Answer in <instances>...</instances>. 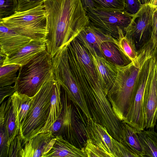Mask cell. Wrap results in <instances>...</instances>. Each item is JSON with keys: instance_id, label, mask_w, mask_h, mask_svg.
<instances>
[{"instance_id": "1", "label": "cell", "mask_w": 157, "mask_h": 157, "mask_svg": "<svg viewBox=\"0 0 157 157\" xmlns=\"http://www.w3.org/2000/svg\"><path fill=\"white\" fill-rule=\"evenodd\" d=\"M47 51L53 57L89 25L81 0H47Z\"/></svg>"}, {"instance_id": "2", "label": "cell", "mask_w": 157, "mask_h": 157, "mask_svg": "<svg viewBox=\"0 0 157 157\" xmlns=\"http://www.w3.org/2000/svg\"><path fill=\"white\" fill-rule=\"evenodd\" d=\"M153 51L151 45L148 44L138 52L135 60L124 66H116L117 76L107 96L114 113L120 121L124 120L130 107L142 65Z\"/></svg>"}, {"instance_id": "3", "label": "cell", "mask_w": 157, "mask_h": 157, "mask_svg": "<svg viewBox=\"0 0 157 157\" xmlns=\"http://www.w3.org/2000/svg\"><path fill=\"white\" fill-rule=\"evenodd\" d=\"M19 71L14 85L16 91L32 97L54 75L52 58L45 50L21 66Z\"/></svg>"}, {"instance_id": "4", "label": "cell", "mask_w": 157, "mask_h": 157, "mask_svg": "<svg viewBox=\"0 0 157 157\" xmlns=\"http://www.w3.org/2000/svg\"><path fill=\"white\" fill-rule=\"evenodd\" d=\"M55 81L54 75L46 81L39 91L32 97L30 109L20 130L19 133L23 139L22 144L42 132L49 114Z\"/></svg>"}, {"instance_id": "5", "label": "cell", "mask_w": 157, "mask_h": 157, "mask_svg": "<svg viewBox=\"0 0 157 157\" xmlns=\"http://www.w3.org/2000/svg\"><path fill=\"white\" fill-rule=\"evenodd\" d=\"M45 6L41 4L33 8L17 11L0 19V22L19 34L33 40H46L47 34Z\"/></svg>"}, {"instance_id": "6", "label": "cell", "mask_w": 157, "mask_h": 157, "mask_svg": "<svg viewBox=\"0 0 157 157\" xmlns=\"http://www.w3.org/2000/svg\"><path fill=\"white\" fill-rule=\"evenodd\" d=\"M67 45L60 49L52 58L54 74L56 80L66 92L86 117L92 119L79 83L72 72L69 63Z\"/></svg>"}, {"instance_id": "7", "label": "cell", "mask_w": 157, "mask_h": 157, "mask_svg": "<svg viewBox=\"0 0 157 157\" xmlns=\"http://www.w3.org/2000/svg\"><path fill=\"white\" fill-rule=\"evenodd\" d=\"M61 97L63 120L61 136L76 147L82 149L88 139L86 129L87 119L62 87Z\"/></svg>"}, {"instance_id": "8", "label": "cell", "mask_w": 157, "mask_h": 157, "mask_svg": "<svg viewBox=\"0 0 157 157\" xmlns=\"http://www.w3.org/2000/svg\"><path fill=\"white\" fill-rule=\"evenodd\" d=\"M153 60L152 56H147L139 73L133 97L124 120L126 123L139 131L146 128L144 94Z\"/></svg>"}, {"instance_id": "9", "label": "cell", "mask_w": 157, "mask_h": 157, "mask_svg": "<svg viewBox=\"0 0 157 157\" xmlns=\"http://www.w3.org/2000/svg\"><path fill=\"white\" fill-rule=\"evenodd\" d=\"M85 10L90 24L117 40L119 38L118 28L124 33L125 29L130 24L134 15L125 10H105L93 8Z\"/></svg>"}, {"instance_id": "10", "label": "cell", "mask_w": 157, "mask_h": 157, "mask_svg": "<svg viewBox=\"0 0 157 157\" xmlns=\"http://www.w3.org/2000/svg\"><path fill=\"white\" fill-rule=\"evenodd\" d=\"M154 9V6L149 3L142 5L125 29V35L133 40L138 52L150 40Z\"/></svg>"}, {"instance_id": "11", "label": "cell", "mask_w": 157, "mask_h": 157, "mask_svg": "<svg viewBox=\"0 0 157 157\" xmlns=\"http://www.w3.org/2000/svg\"><path fill=\"white\" fill-rule=\"evenodd\" d=\"M144 104L145 128H154L157 122V63L154 59L144 92Z\"/></svg>"}, {"instance_id": "12", "label": "cell", "mask_w": 157, "mask_h": 157, "mask_svg": "<svg viewBox=\"0 0 157 157\" xmlns=\"http://www.w3.org/2000/svg\"><path fill=\"white\" fill-rule=\"evenodd\" d=\"M92 54L103 57L100 46L106 41L118 43L117 40L90 23L76 37Z\"/></svg>"}, {"instance_id": "13", "label": "cell", "mask_w": 157, "mask_h": 157, "mask_svg": "<svg viewBox=\"0 0 157 157\" xmlns=\"http://www.w3.org/2000/svg\"><path fill=\"white\" fill-rule=\"evenodd\" d=\"M56 139L51 132H41L25 142L20 157H44L51 149Z\"/></svg>"}, {"instance_id": "14", "label": "cell", "mask_w": 157, "mask_h": 157, "mask_svg": "<svg viewBox=\"0 0 157 157\" xmlns=\"http://www.w3.org/2000/svg\"><path fill=\"white\" fill-rule=\"evenodd\" d=\"M88 139L104 151L108 157H117L113 143L114 138L106 128L91 119L86 128Z\"/></svg>"}, {"instance_id": "15", "label": "cell", "mask_w": 157, "mask_h": 157, "mask_svg": "<svg viewBox=\"0 0 157 157\" xmlns=\"http://www.w3.org/2000/svg\"><path fill=\"white\" fill-rule=\"evenodd\" d=\"M46 50L45 40H33L18 50L6 56L2 67L10 64L23 65L37 55Z\"/></svg>"}, {"instance_id": "16", "label": "cell", "mask_w": 157, "mask_h": 157, "mask_svg": "<svg viewBox=\"0 0 157 157\" xmlns=\"http://www.w3.org/2000/svg\"><path fill=\"white\" fill-rule=\"evenodd\" d=\"M32 40L0 22V52L6 56L10 55L25 46Z\"/></svg>"}, {"instance_id": "17", "label": "cell", "mask_w": 157, "mask_h": 157, "mask_svg": "<svg viewBox=\"0 0 157 157\" xmlns=\"http://www.w3.org/2000/svg\"><path fill=\"white\" fill-rule=\"evenodd\" d=\"M17 94V92L16 91L6 100L4 125L8 137L9 145L20 132V123Z\"/></svg>"}, {"instance_id": "18", "label": "cell", "mask_w": 157, "mask_h": 157, "mask_svg": "<svg viewBox=\"0 0 157 157\" xmlns=\"http://www.w3.org/2000/svg\"><path fill=\"white\" fill-rule=\"evenodd\" d=\"M91 54L98 77L107 95L116 79L117 73V66L103 57Z\"/></svg>"}, {"instance_id": "19", "label": "cell", "mask_w": 157, "mask_h": 157, "mask_svg": "<svg viewBox=\"0 0 157 157\" xmlns=\"http://www.w3.org/2000/svg\"><path fill=\"white\" fill-rule=\"evenodd\" d=\"M87 157L83 148L76 147L61 136L56 137L51 149L44 157Z\"/></svg>"}, {"instance_id": "20", "label": "cell", "mask_w": 157, "mask_h": 157, "mask_svg": "<svg viewBox=\"0 0 157 157\" xmlns=\"http://www.w3.org/2000/svg\"><path fill=\"white\" fill-rule=\"evenodd\" d=\"M100 48L103 57L116 66H124L132 62L121 50L118 43L105 41L101 43Z\"/></svg>"}, {"instance_id": "21", "label": "cell", "mask_w": 157, "mask_h": 157, "mask_svg": "<svg viewBox=\"0 0 157 157\" xmlns=\"http://www.w3.org/2000/svg\"><path fill=\"white\" fill-rule=\"evenodd\" d=\"M61 88L60 85L56 80L51 99L49 114L41 132H50L53 124L61 113L63 105L61 97Z\"/></svg>"}, {"instance_id": "22", "label": "cell", "mask_w": 157, "mask_h": 157, "mask_svg": "<svg viewBox=\"0 0 157 157\" xmlns=\"http://www.w3.org/2000/svg\"><path fill=\"white\" fill-rule=\"evenodd\" d=\"M138 131L128 124L122 122L121 142L138 157H145L139 140Z\"/></svg>"}, {"instance_id": "23", "label": "cell", "mask_w": 157, "mask_h": 157, "mask_svg": "<svg viewBox=\"0 0 157 157\" xmlns=\"http://www.w3.org/2000/svg\"><path fill=\"white\" fill-rule=\"evenodd\" d=\"M138 135L145 157H157V132L154 128L138 131Z\"/></svg>"}, {"instance_id": "24", "label": "cell", "mask_w": 157, "mask_h": 157, "mask_svg": "<svg viewBox=\"0 0 157 157\" xmlns=\"http://www.w3.org/2000/svg\"><path fill=\"white\" fill-rule=\"evenodd\" d=\"M119 38L118 44L123 52L132 61L135 60L138 57L139 53L136 50L133 40L127 37L124 31L118 28Z\"/></svg>"}, {"instance_id": "25", "label": "cell", "mask_w": 157, "mask_h": 157, "mask_svg": "<svg viewBox=\"0 0 157 157\" xmlns=\"http://www.w3.org/2000/svg\"><path fill=\"white\" fill-rule=\"evenodd\" d=\"M21 66L10 64L0 67V87L11 85L15 82L16 73Z\"/></svg>"}, {"instance_id": "26", "label": "cell", "mask_w": 157, "mask_h": 157, "mask_svg": "<svg viewBox=\"0 0 157 157\" xmlns=\"http://www.w3.org/2000/svg\"><path fill=\"white\" fill-rule=\"evenodd\" d=\"M94 8L101 10H124L125 0H93Z\"/></svg>"}, {"instance_id": "27", "label": "cell", "mask_w": 157, "mask_h": 157, "mask_svg": "<svg viewBox=\"0 0 157 157\" xmlns=\"http://www.w3.org/2000/svg\"><path fill=\"white\" fill-rule=\"evenodd\" d=\"M17 96L20 129L26 118L31 105L32 98L17 92Z\"/></svg>"}, {"instance_id": "28", "label": "cell", "mask_w": 157, "mask_h": 157, "mask_svg": "<svg viewBox=\"0 0 157 157\" xmlns=\"http://www.w3.org/2000/svg\"><path fill=\"white\" fill-rule=\"evenodd\" d=\"M17 6V0H0V19L15 13Z\"/></svg>"}, {"instance_id": "29", "label": "cell", "mask_w": 157, "mask_h": 157, "mask_svg": "<svg viewBox=\"0 0 157 157\" xmlns=\"http://www.w3.org/2000/svg\"><path fill=\"white\" fill-rule=\"evenodd\" d=\"M83 148L87 157H108L104 151L94 144L90 139H87Z\"/></svg>"}, {"instance_id": "30", "label": "cell", "mask_w": 157, "mask_h": 157, "mask_svg": "<svg viewBox=\"0 0 157 157\" xmlns=\"http://www.w3.org/2000/svg\"><path fill=\"white\" fill-rule=\"evenodd\" d=\"M23 139L19 133L10 144L8 157H20L21 152L23 148Z\"/></svg>"}, {"instance_id": "31", "label": "cell", "mask_w": 157, "mask_h": 157, "mask_svg": "<svg viewBox=\"0 0 157 157\" xmlns=\"http://www.w3.org/2000/svg\"><path fill=\"white\" fill-rule=\"evenodd\" d=\"M113 143L117 157H138L121 142L113 138Z\"/></svg>"}, {"instance_id": "32", "label": "cell", "mask_w": 157, "mask_h": 157, "mask_svg": "<svg viewBox=\"0 0 157 157\" xmlns=\"http://www.w3.org/2000/svg\"><path fill=\"white\" fill-rule=\"evenodd\" d=\"M0 157H8L9 145L4 125L0 127Z\"/></svg>"}, {"instance_id": "33", "label": "cell", "mask_w": 157, "mask_h": 157, "mask_svg": "<svg viewBox=\"0 0 157 157\" xmlns=\"http://www.w3.org/2000/svg\"><path fill=\"white\" fill-rule=\"evenodd\" d=\"M47 0H17V11H23L35 8L44 4Z\"/></svg>"}, {"instance_id": "34", "label": "cell", "mask_w": 157, "mask_h": 157, "mask_svg": "<svg viewBox=\"0 0 157 157\" xmlns=\"http://www.w3.org/2000/svg\"><path fill=\"white\" fill-rule=\"evenodd\" d=\"M150 42L154 50L157 44V6H154L152 20V31Z\"/></svg>"}, {"instance_id": "35", "label": "cell", "mask_w": 157, "mask_h": 157, "mask_svg": "<svg viewBox=\"0 0 157 157\" xmlns=\"http://www.w3.org/2000/svg\"><path fill=\"white\" fill-rule=\"evenodd\" d=\"M125 0L126 6L125 10L132 15L137 13L142 6L139 0Z\"/></svg>"}, {"instance_id": "36", "label": "cell", "mask_w": 157, "mask_h": 157, "mask_svg": "<svg viewBox=\"0 0 157 157\" xmlns=\"http://www.w3.org/2000/svg\"><path fill=\"white\" fill-rule=\"evenodd\" d=\"M63 120L62 113L58 119L53 124L50 132L56 137L61 136L63 125Z\"/></svg>"}, {"instance_id": "37", "label": "cell", "mask_w": 157, "mask_h": 157, "mask_svg": "<svg viewBox=\"0 0 157 157\" xmlns=\"http://www.w3.org/2000/svg\"><path fill=\"white\" fill-rule=\"evenodd\" d=\"M16 91L14 86H7L0 87V104L4 101V99L7 97L11 96Z\"/></svg>"}, {"instance_id": "38", "label": "cell", "mask_w": 157, "mask_h": 157, "mask_svg": "<svg viewBox=\"0 0 157 157\" xmlns=\"http://www.w3.org/2000/svg\"><path fill=\"white\" fill-rule=\"evenodd\" d=\"M6 103V101H3L1 104L0 107V127L4 125Z\"/></svg>"}, {"instance_id": "39", "label": "cell", "mask_w": 157, "mask_h": 157, "mask_svg": "<svg viewBox=\"0 0 157 157\" xmlns=\"http://www.w3.org/2000/svg\"><path fill=\"white\" fill-rule=\"evenodd\" d=\"M85 10L88 8H94L93 0H81Z\"/></svg>"}, {"instance_id": "40", "label": "cell", "mask_w": 157, "mask_h": 157, "mask_svg": "<svg viewBox=\"0 0 157 157\" xmlns=\"http://www.w3.org/2000/svg\"><path fill=\"white\" fill-rule=\"evenodd\" d=\"M6 56V55L0 52V67L2 66Z\"/></svg>"}, {"instance_id": "41", "label": "cell", "mask_w": 157, "mask_h": 157, "mask_svg": "<svg viewBox=\"0 0 157 157\" xmlns=\"http://www.w3.org/2000/svg\"><path fill=\"white\" fill-rule=\"evenodd\" d=\"M152 54L155 62L157 63V45L153 50Z\"/></svg>"}, {"instance_id": "42", "label": "cell", "mask_w": 157, "mask_h": 157, "mask_svg": "<svg viewBox=\"0 0 157 157\" xmlns=\"http://www.w3.org/2000/svg\"><path fill=\"white\" fill-rule=\"evenodd\" d=\"M141 5H144L149 3L150 0H139Z\"/></svg>"}, {"instance_id": "43", "label": "cell", "mask_w": 157, "mask_h": 157, "mask_svg": "<svg viewBox=\"0 0 157 157\" xmlns=\"http://www.w3.org/2000/svg\"><path fill=\"white\" fill-rule=\"evenodd\" d=\"M149 3L154 6H157V0H150Z\"/></svg>"}, {"instance_id": "44", "label": "cell", "mask_w": 157, "mask_h": 157, "mask_svg": "<svg viewBox=\"0 0 157 157\" xmlns=\"http://www.w3.org/2000/svg\"><path fill=\"white\" fill-rule=\"evenodd\" d=\"M156 130H157V123H156Z\"/></svg>"}, {"instance_id": "45", "label": "cell", "mask_w": 157, "mask_h": 157, "mask_svg": "<svg viewBox=\"0 0 157 157\" xmlns=\"http://www.w3.org/2000/svg\"></svg>"}]
</instances>
